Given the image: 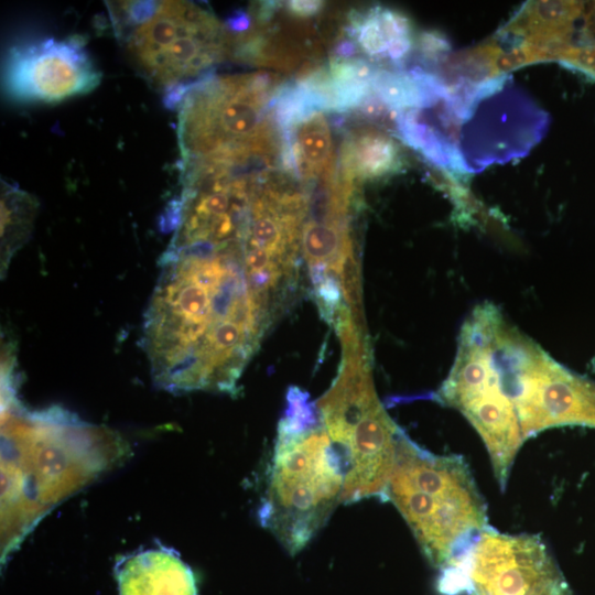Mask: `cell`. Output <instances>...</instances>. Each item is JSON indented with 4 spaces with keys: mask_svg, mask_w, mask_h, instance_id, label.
Segmentation results:
<instances>
[{
    "mask_svg": "<svg viewBox=\"0 0 595 595\" xmlns=\"http://www.w3.org/2000/svg\"><path fill=\"white\" fill-rule=\"evenodd\" d=\"M117 39L137 71L178 105L230 51V35L207 9L190 1L107 2Z\"/></svg>",
    "mask_w": 595,
    "mask_h": 595,
    "instance_id": "3",
    "label": "cell"
},
{
    "mask_svg": "<svg viewBox=\"0 0 595 595\" xmlns=\"http://www.w3.org/2000/svg\"><path fill=\"white\" fill-rule=\"evenodd\" d=\"M517 412L524 441L553 426L595 428V383L574 375L540 349L500 380Z\"/></svg>",
    "mask_w": 595,
    "mask_h": 595,
    "instance_id": "6",
    "label": "cell"
},
{
    "mask_svg": "<svg viewBox=\"0 0 595 595\" xmlns=\"http://www.w3.org/2000/svg\"><path fill=\"white\" fill-rule=\"evenodd\" d=\"M385 499L396 506L441 573L457 569L488 527L486 504L466 461L433 454L402 430Z\"/></svg>",
    "mask_w": 595,
    "mask_h": 595,
    "instance_id": "2",
    "label": "cell"
},
{
    "mask_svg": "<svg viewBox=\"0 0 595 595\" xmlns=\"http://www.w3.org/2000/svg\"><path fill=\"white\" fill-rule=\"evenodd\" d=\"M119 595H197L192 570L167 549H152L122 560L116 569Z\"/></svg>",
    "mask_w": 595,
    "mask_h": 595,
    "instance_id": "8",
    "label": "cell"
},
{
    "mask_svg": "<svg viewBox=\"0 0 595 595\" xmlns=\"http://www.w3.org/2000/svg\"><path fill=\"white\" fill-rule=\"evenodd\" d=\"M342 345L339 372L316 408L344 464L343 502L383 500L401 429L377 398L366 342Z\"/></svg>",
    "mask_w": 595,
    "mask_h": 595,
    "instance_id": "4",
    "label": "cell"
},
{
    "mask_svg": "<svg viewBox=\"0 0 595 595\" xmlns=\"http://www.w3.org/2000/svg\"><path fill=\"white\" fill-rule=\"evenodd\" d=\"M37 201L19 187L1 181V271L28 239L37 210Z\"/></svg>",
    "mask_w": 595,
    "mask_h": 595,
    "instance_id": "12",
    "label": "cell"
},
{
    "mask_svg": "<svg viewBox=\"0 0 595 595\" xmlns=\"http://www.w3.org/2000/svg\"><path fill=\"white\" fill-rule=\"evenodd\" d=\"M286 8L290 13L298 17H311L318 13L323 8L322 1H289Z\"/></svg>",
    "mask_w": 595,
    "mask_h": 595,
    "instance_id": "13",
    "label": "cell"
},
{
    "mask_svg": "<svg viewBox=\"0 0 595 595\" xmlns=\"http://www.w3.org/2000/svg\"><path fill=\"white\" fill-rule=\"evenodd\" d=\"M100 79L101 73L77 35L17 45L6 60V91L20 101H62L91 91Z\"/></svg>",
    "mask_w": 595,
    "mask_h": 595,
    "instance_id": "7",
    "label": "cell"
},
{
    "mask_svg": "<svg viewBox=\"0 0 595 595\" xmlns=\"http://www.w3.org/2000/svg\"><path fill=\"white\" fill-rule=\"evenodd\" d=\"M397 162L394 143L386 136L363 131L350 136L342 149L343 175L353 181L371 178L391 171Z\"/></svg>",
    "mask_w": 595,
    "mask_h": 595,
    "instance_id": "11",
    "label": "cell"
},
{
    "mask_svg": "<svg viewBox=\"0 0 595 595\" xmlns=\"http://www.w3.org/2000/svg\"><path fill=\"white\" fill-rule=\"evenodd\" d=\"M349 35L367 55L402 58L411 47L408 21L400 14L379 7L365 13H351Z\"/></svg>",
    "mask_w": 595,
    "mask_h": 595,
    "instance_id": "10",
    "label": "cell"
},
{
    "mask_svg": "<svg viewBox=\"0 0 595 595\" xmlns=\"http://www.w3.org/2000/svg\"><path fill=\"white\" fill-rule=\"evenodd\" d=\"M472 595H572L545 543L534 534L484 529L454 573Z\"/></svg>",
    "mask_w": 595,
    "mask_h": 595,
    "instance_id": "5",
    "label": "cell"
},
{
    "mask_svg": "<svg viewBox=\"0 0 595 595\" xmlns=\"http://www.w3.org/2000/svg\"><path fill=\"white\" fill-rule=\"evenodd\" d=\"M283 160L296 178L310 182L332 171V134L321 111L312 112L282 131Z\"/></svg>",
    "mask_w": 595,
    "mask_h": 595,
    "instance_id": "9",
    "label": "cell"
},
{
    "mask_svg": "<svg viewBox=\"0 0 595 595\" xmlns=\"http://www.w3.org/2000/svg\"><path fill=\"white\" fill-rule=\"evenodd\" d=\"M345 469L309 394L291 387L260 501L263 528L289 554L301 552L343 502Z\"/></svg>",
    "mask_w": 595,
    "mask_h": 595,
    "instance_id": "1",
    "label": "cell"
}]
</instances>
